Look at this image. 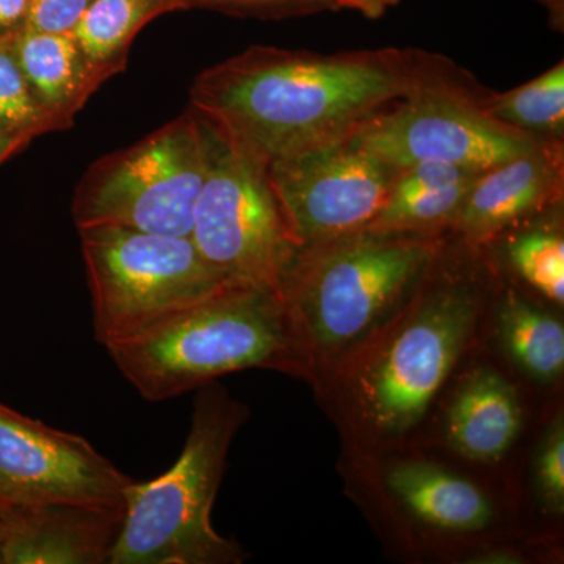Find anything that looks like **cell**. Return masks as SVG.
<instances>
[{"mask_svg": "<svg viewBox=\"0 0 564 564\" xmlns=\"http://www.w3.org/2000/svg\"><path fill=\"white\" fill-rule=\"evenodd\" d=\"M455 69L414 51L251 46L204 69L188 107L269 166L343 143L378 111Z\"/></svg>", "mask_w": 564, "mask_h": 564, "instance_id": "6da1fadb", "label": "cell"}, {"mask_svg": "<svg viewBox=\"0 0 564 564\" xmlns=\"http://www.w3.org/2000/svg\"><path fill=\"white\" fill-rule=\"evenodd\" d=\"M106 350L148 402L240 370L302 375L310 367L281 293L236 282Z\"/></svg>", "mask_w": 564, "mask_h": 564, "instance_id": "7a4b0ae2", "label": "cell"}, {"mask_svg": "<svg viewBox=\"0 0 564 564\" xmlns=\"http://www.w3.org/2000/svg\"><path fill=\"white\" fill-rule=\"evenodd\" d=\"M248 408L221 386L196 389L191 432L177 462L161 477L135 481L109 564H236L243 552L212 527L226 458Z\"/></svg>", "mask_w": 564, "mask_h": 564, "instance_id": "3957f363", "label": "cell"}, {"mask_svg": "<svg viewBox=\"0 0 564 564\" xmlns=\"http://www.w3.org/2000/svg\"><path fill=\"white\" fill-rule=\"evenodd\" d=\"M437 251L440 243L423 236L366 229L302 248L281 295L307 361L336 358L366 339L395 313Z\"/></svg>", "mask_w": 564, "mask_h": 564, "instance_id": "277c9868", "label": "cell"}, {"mask_svg": "<svg viewBox=\"0 0 564 564\" xmlns=\"http://www.w3.org/2000/svg\"><path fill=\"white\" fill-rule=\"evenodd\" d=\"M77 232L90 288L93 332L104 348L232 284L199 254L191 236L106 225Z\"/></svg>", "mask_w": 564, "mask_h": 564, "instance_id": "5b68a950", "label": "cell"}, {"mask_svg": "<svg viewBox=\"0 0 564 564\" xmlns=\"http://www.w3.org/2000/svg\"><path fill=\"white\" fill-rule=\"evenodd\" d=\"M207 169L206 129L188 107L132 147L98 159L73 196V220L162 236H191Z\"/></svg>", "mask_w": 564, "mask_h": 564, "instance_id": "8992f818", "label": "cell"}, {"mask_svg": "<svg viewBox=\"0 0 564 564\" xmlns=\"http://www.w3.org/2000/svg\"><path fill=\"white\" fill-rule=\"evenodd\" d=\"M199 118L206 129L207 169L193 212L192 242L226 280L281 293L300 247L267 165Z\"/></svg>", "mask_w": 564, "mask_h": 564, "instance_id": "52a82bcc", "label": "cell"}, {"mask_svg": "<svg viewBox=\"0 0 564 564\" xmlns=\"http://www.w3.org/2000/svg\"><path fill=\"white\" fill-rule=\"evenodd\" d=\"M480 313L470 282L443 280L403 313L356 378L364 421L400 436L417 425L466 347Z\"/></svg>", "mask_w": 564, "mask_h": 564, "instance_id": "ba28073f", "label": "cell"}, {"mask_svg": "<svg viewBox=\"0 0 564 564\" xmlns=\"http://www.w3.org/2000/svg\"><path fill=\"white\" fill-rule=\"evenodd\" d=\"M484 99L455 69L378 111L348 140L397 172L425 162L485 172L544 140L494 120Z\"/></svg>", "mask_w": 564, "mask_h": 564, "instance_id": "9c48e42d", "label": "cell"}, {"mask_svg": "<svg viewBox=\"0 0 564 564\" xmlns=\"http://www.w3.org/2000/svg\"><path fill=\"white\" fill-rule=\"evenodd\" d=\"M267 172L300 250L364 231L397 174L350 140L272 162Z\"/></svg>", "mask_w": 564, "mask_h": 564, "instance_id": "30bf717a", "label": "cell"}, {"mask_svg": "<svg viewBox=\"0 0 564 564\" xmlns=\"http://www.w3.org/2000/svg\"><path fill=\"white\" fill-rule=\"evenodd\" d=\"M132 481L79 434L0 403V499L7 507L73 503L126 511Z\"/></svg>", "mask_w": 564, "mask_h": 564, "instance_id": "8fae6325", "label": "cell"}, {"mask_svg": "<svg viewBox=\"0 0 564 564\" xmlns=\"http://www.w3.org/2000/svg\"><path fill=\"white\" fill-rule=\"evenodd\" d=\"M562 140H540L475 177L452 228L469 245L492 242L527 217L562 198Z\"/></svg>", "mask_w": 564, "mask_h": 564, "instance_id": "7c38bea8", "label": "cell"}, {"mask_svg": "<svg viewBox=\"0 0 564 564\" xmlns=\"http://www.w3.org/2000/svg\"><path fill=\"white\" fill-rule=\"evenodd\" d=\"M124 511L73 503L9 507L0 564H109Z\"/></svg>", "mask_w": 564, "mask_h": 564, "instance_id": "4fadbf2b", "label": "cell"}, {"mask_svg": "<svg viewBox=\"0 0 564 564\" xmlns=\"http://www.w3.org/2000/svg\"><path fill=\"white\" fill-rule=\"evenodd\" d=\"M480 173L432 162L415 163L400 170L383 207L366 231L425 236L445 226H454L464 199Z\"/></svg>", "mask_w": 564, "mask_h": 564, "instance_id": "5bb4252c", "label": "cell"}, {"mask_svg": "<svg viewBox=\"0 0 564 564\" xmlns=\"http://www.w3.org/2000/svg\"><path fill=\"white\" fill-rule=\"evenodd\" d=\"M521 425L516 389L502 375L484 367L459 386L448 410L445 434L464 458L496 463L510 451Z\"/></svg>", "mask_w": 564, "mask_h": 564, "instance_id": "9a60e30c", "label": "cell"}, {"mask_svg": "<svg viewBox=\"0 0 564 564\" xmlns=\"http://www.w3.org/2000/svg\"><path fill=\"white\" fill-rule=\"evenodd\" d=\"M11 44L33 95L58 121L62 131H68L76 115L104 84L73 33L25 29Z\"/></svg>", "mask_w": 564, "mask_h": 564, "instance_id": "2e32d148", "label": "cell"}, {"mask_svg": "<svg viewBox=\"0 0 564 564\" xmlns=\"http://www.w3.org/2000/svg\"><path fill=\"white\" fill-rule=\"evenodd\" d=\"M391 491L425 524L452 532H475L492 519V507L470 481L426 463H403L388 475Z\"/></svg>", "mask_w": 564, "mask_h": 564, "instance_id": "e0dca14e", "label": "cell"}, {"mask_svg": "<svg viewBox=\"0 0 564 564\" xmlns=\"http://www.w3.org/2000/svg\"><path fill=\"white\" fill-rule=\"evenodd\" d=\"M184 10V0H93L70 33L88 65L107 82L128 68L133 40L151 21Z\"/></svg>", "mask_w": 564, "mask_h": 564, "instance_id": "ac0fdd59", "label": "cell"}, {"mask_svg": "<svg viewBox=\"0 0 564 564\" xmlns=\"http://www.w3.org/2000/svg\"><path fill=\"white\" fill-rule=\"evenodd\" d=\"M497 325L503 347L519 369L540 381H554L563 373L564 328L554 315L508 291Z\"/></svg>", "mask_w": 564, "mask_h": 564, "instance_id": "d6986e66", "label": "cell"}, {"mask_svg": "<svg viewBox=\"0 0 564 564\" xmlns=\"http://www.w3.org/2000/svg\"><path fill=\"white\" fill-rule=\"evenodd\" d=\"M485 110L494 120L536 139L562 140L564 133V65L499 95L485 96Z\"/></svg>", "mask_w": 564, "mask_h": 564, "instance_id": "ffe728a7", "label": "cell"}, {"mask_svg": "<svg viewBox=\"0 0 564 564\" xmlns=\"http://www.w3.org/2000/svg\"><path fill=\"white\" fill-rule=\"evenodd\" d=\"M11 41H0V131L31 140L62 131L58 121L33 95Z\"/></svg>", "mask_w": 564, "mask_h": 564, "instance_id": "44dd1931", "label": "cell"}, {"mask_svg": "<svg viewBox=\"0 0 564 564\" xmlns=\"http://www.w3.org/2000/svg\"><path fill=\"white\" fill-rule=\"evenodd\" d=\"M516 272L552 303H564V242L551 229L518 234L508 243Z\"/></svg>", "mask_w": 564, "mask_h": 564, "instance_id": "7402d4cb", "label": "cell"}, {"mask_svg": "<svg viewBox=\"0 0 564 564\" xmlns=\"http://www.w3.org/2000/svg\"><path fill=\"white\" fill-rule=\"evenodd\" d=\"M187 10L206 9L242 18H291L332 11L328 0H184Z\"/></svg>", "mask_w": 564, "mask_h": 564, "instance_id": "603a6c76", "label": "cell"}, {"mask_svg": "<svg viewBox=\"0 0 564 564\" xmlns=\"http://www.w3.org/2000/svg\"><path fill=\"white\" fill-rule=\"evenodd\" d=\"M536 484L545 508L552 513H563L564 429L562 417L552 423L538 452Z\"/></svg>", "mask_w": 564, "mask_h": 564, "instance_id": "cb8c5ba5", "label": "cell"}, {"mask_svg": "<svg viewBox=\"0 0 564 564\" xmlns=\"http://www.w3.org/2000/svg\"><path fill=\"white\" fill-rule=\"evenodd\" d=\"M93 0H32L28 29L39 32H73Z\"/></svg>", "mask_w": 564, "mask_h": 564, "instance_id": "d4e9b609", "label": "cell"}, {"mask_svg": "<svg viewBox=\"0 0 564 564\" xmlns=\"http://www.w3.org/2000/svg\"><path fill=\"white\" fill-rule=\"evenodd\" d=\"M32 0H0V41L17 39L28 29Z\"/></svg>", "mask_w": 564, "mask_h": 564, "instance_id": "484cf974", "label": "cell"}, {"mask_svg": "<svg viewBox=\"0 0 564 564\" xmlns=\"http://www.w3.org/2000/svg\"><path fill=\"white\" fill-rule=\"evenodd\" d=\"M402 0H328L332 10H352L361 13L369 20L384 17L389 10L399 6Z\"/></svg>", "mask_w": 564, "mask_h": 564, "instance_id": "4316f807", "label": "cell"}, {"mask_svg": "<svg viewBox=\"0 0 564 564\" xmlns=\"http://www.w3.org/2000/svg\"><path fill=\"white\" fill-rule=\"evenodd\" d=\"M32 141L33 140L28 139V137L0 131V166H2L3 163L9 162L11 158H14V155L24 151Z\"/></svg>", "mask_w": 564, "mask_h": 564, "instance_id": "83f0119b", "label": "cell"}, {"mask_svg": "<svg viewBox=\"0 0 564 564\" xmlns=\"http://www.w3.org/2000/svg\"><path fill=\"white\" fill-rule=\"evenodd\" d=\"M7 516H9V507L0 499V536H2L3 527H6Z\"/></svg>", "mask_w": 564, "mask_h": 564, "instance_id": "f1b7e54d", "label": "cell"}]
</instances>
